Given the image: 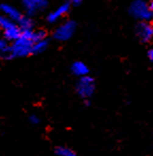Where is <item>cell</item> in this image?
I'll use <instances>...</instances> for the list:
<instances>
[{"label":"cell","instance_id":"1","mask_svg":"<svg viewBox=\"0 0 153 156\" xmlns=\"http://www.w3.org/2000/svg\"><path fill=\"white\" fill-rule=\"evenodd\" d=\"M48 38L47 32L44 29H31L23 31L17 41H13L11 47V60L27 58L33 55V46L36 41Z\"/></svg>","mask_w":153,"mask_h":156},{"label":"cell","instance_id":"2","mask_svg":"<svg viewBox=\"0 0 153 156\" xmlns=\"http://www.w3.org/2000/svg\"><path fill=\"white\" fill-rule=\"evenodd\" d=\"M0 9H1L2 15L6 16L8 18H10L11 20H13L14 23H16L17 25L23 29V31L34 29L33 19L28 16V15H26L23 11L18 10L16 6L12 5V4H10V3H6V2L1 3Z\"/></svg>","mask_w":153,"mask_h":156},{"label":"cell","instance_id":"3","mask_svg":"<svg viewBox=\"0 0 153 156\" xmlns=\"http://www.w3.org/2000/svg\"><path fill=\"white\" fill-rule=\"evenodd\" d=\"M129 13L137 21H150L153 18L150 4L146 0H133L129 6Z\"/></svg>","mask_w":153,"mask_h":156},{"label":"cell","instance_id":"4","mask_svg":"<svg viewBox=\"0 0 153 156\" xmlns=\"http://www.w3.org/2000/svg\"><path fill=\"white\" fill-rule=\"evenodd\" d=\"M76 93L84 100H91V98L94 96L96 91V81L93 76H86L83 78H79L75 85Z\"/></svg>","mask_w":153,"mask_h":156},{"label":"cell","instance_id":"5","mask_svg":"<svg viewBox=\"0 0 153 156\" xmlns=\"http://www.w3.org/2000/svg\"><path fill=\"white\" fill-rule=\"evenodd\" d=\"M0 28H1L3 38H5L10 43L17 41L23 35V29L16 23H14L3 15H1V17H0Z\"/></svg>","mask_w":153,"mask_h":156},{"label":"cell","instance_id":"6","mask_svg":"<svg viewBox=\"0 0 153 156\" xmlns=\"http://www.w3.org/2000/svg\"><path fill=\"white\" fill-rule=\"evenodd\" d=\"M76 30V23L75 20H65L61 23L55 27L52 33V37L54 41H60V43H65L69 41L71 37L75 35Z\"/></svg>","mask_w":153,"mask_h":156},{"label":"cell","instance_id":"7","mask_svg":"<svg viewBox=\"0 0 153 156\" xmlns=\"http://www.w3.org/2000/svg\"><path fill=\"white\" fill-rule=\"evenodd\" d=\"M21 6L25 14L33 18L47 10L49 6V0H23Z\"/></svg>","mask_w":153,"mask_h":156},{"label":"cell","instance_id":"8","mask_svg":"<svg viewBox=\"0 0 153 156\" xmlns=\"http://www.w3.org/2000/svg\"><path fill=\"white\" fill-rule=\"evenodd\" d=\"M73 4L70 3V1H66L61 3L55 10H52L51 12H49L46 16V21L49 25H54L58 23L60 20H62L66 15H68V13L70 12V9Z\"/></svg>","mask_w":153,"mask_h":156},{"label":"cell","instance_id":"9","mask_svg":"<svg viewBox=\"0 0 153 156\" xmlns=\"http://www.w3.org/2000/svg\"><path fill=\"white\" fill-rule=\"evenodd\" d=\"M135 34L143 44H148L153 39V23L150 21H138L135 27Z\"/></svg>","mask_w":153,"mask_h":156},{"label":"cell","instance_id":"10","mask_svg":"<svg viewBox=\"0 0 153 156\" xmlns=\"http://www.w3.org/2000/svg\"><path fill=\"white\" fill-rule=\"evenodd\" d=\"M70 71L76 78L89 76V67L82 61H75L70 66Z\"/></svg>","mask_w":153,"mask_h":156},{"label":"cell","instance_id":"11","mask_svg":"<svg viewBox=\"0 0 153 156\" xmlns=\"http://www.w3.org/2000/svg\"><path fill=\"white\" fill-rule=\"evenodd\" d=\"M11 47H12V43L6 41L3 37L0 39V54H1L2 60H11Z\"/></svg>","mask_w":153,"mask_h":156},{"label":"cell","instance_id":"12","mask_svg":"<svg viewBox=\"0 0 153 156\" xmlns=\"http://www.w3.org/2000/svg\"><path fill=\"white\" fill-rule=\"evenodd\" d=\"M53 151L56 156H78L73 149L67 146H56Z\"/></svg>","mask_w":153,"mask_h":156},{"label":"cell","instance_id":"13","mask_svg":"<svg viewBox=\"0 0 153 156\" xmlns=\"http://www.w3.org/2000/svg\"><path fill=\"white\" fill-rule=\"evenodd\" d=\"M48 47H49V39L48 38L36 41L33 46V55H37V54L44 53V52L48 49Z\"/></svg>","mask_w":153,"mask_h":156},{"label":"cell","instance_id":"14","mask_svg":"<svg viewBox=\"0 0 153 156\" xmlns=\"http://www.w3.org/2000/svg\"><path fill=\"white\" fill-rule=\"evenodd\" d=\"M28 119H29L30 123L33 124V125H36V124H38L39 122H41V119H39V117L36 115V114H31V115H29Z\"/></svg>","mask_w":153,"mask_h":156},{"label":"cell","instance_id":"15","mask_svg":"<svg viewBox=\"0 0 153 156\" xmlns=\"http://www.w3.org/2000/svg\"><path fill=\"white\" fill-rule=\"evenodd\" d=\"M147 55H148V58H149L150 62L153 63V45L149 48V49H148Z\"/></svg>","mask_w":153,"mask_h":156},{"label":"cell","instance_id":"16","mask_svg":"<svg viewBox=\"0 0 153 156\" xmlns=\"http://www.w3.org/2000/svg\"><path fill=\"white\" fill-rule=\"evenodd\" d=\"M82 2H83V0H70V3L73 4V5H80Z\"/></svg>","mask_w":153,"mask_h":156},{"label":"cell","instance_id":"17","mask_svg":"<svg viewBox=\"0 0 153 156\" xmlns=\"http://www.w3.org/2000/svg\"><path fill=\"white\" fill-rule=\"evenodd\" d=\"M149 4H150V11H151V14H152V17H153V0L149 2Z\"/></svg>","mask_w":153,"mask_h":156}]
</instances>
